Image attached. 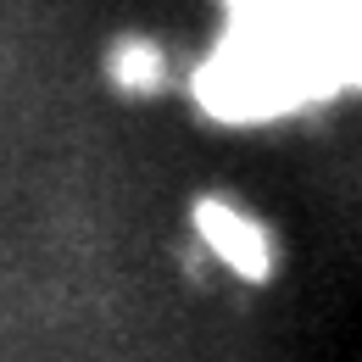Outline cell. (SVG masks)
I'll return each mask as SVG.
<instances>
[{
    "mask_svg": "<svg viewBox=\"0 0 362 362\" xmlns=\"http://www.w3.org/2000/svg\"><path fill=\"white\" fill-rule=\"evenodd\" d=\"M362 90V0H223V28L189 73L195 106L262 129Z\"/></svg>",
    "mask_w": 362,
    "mask_h": 362,
    "instance_id": "1",
    "label": "cell"
},
{
    "mask_svg": "<svg viewBox=\"0 0 362 362\" xmlns=\"http://www.w3.org/2000/svg\"><path fill=\"white\" fill-rule=\"evenodd\" d=\"M189 228H195V240H201V251L218 262L223 273L234 279H245V284H262L273 279V234L245 206H234L223 195H201L195 206H189Z\"/></svg>",
    "mask_w": 362,
    "mask_h": 362,
    "instance_id": "2",
    "label": "cell"
},
{
    "mask_svg": "<svg viewBox=\"0 0 362 362\" xmlns=\"http://www.w3.org/2000/svg\"><path fill=\"white\" fill-rule=\"evenodd\" d=\"M112 78L123 84V90H134V95H145V90H156L162 78H168V62H162V50L156 45H117V56H112Z\"/></svg>",
    "mask_w": 362,
    "mask_h": 362,
    "instance_id": "3",
    "label": "cell"
}]
</instances>
